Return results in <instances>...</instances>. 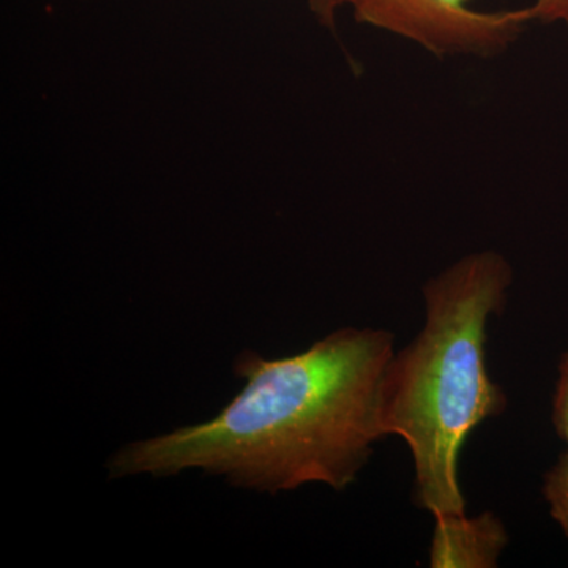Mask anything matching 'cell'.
Instances as JSON below:
<instances>
[{
    "label": "cell",
    "mask_w": 568,
    "mask_h": 568,
    "mask_svg": "<svg viewBox=\"0 0 568 568\" xmlns=\"http://www.w3.org/2000/svg\"><path fill=\"white\" fill-rule=\"evenodd\" d=\"M394 342L392 332L346 327L291 357L245 351L234 364L245 387L212 420L121 448L110 474L200 469L263 493L345 489L386 437L383 386Z\"/></svg>",
    "instance_id": "6da1fadb"
},
{
    "label": "cell",
    "mask_w": 568,
    "mask_h": 568,
    "mask_svg": "<svg viewBox=\"0 0 568 568\" xmlns=\"http://www.w3.org/2000/svg\"><path fill=\"white\" fill-rule=\"evenodd\" d=\"M514 268L491 250L467 254L424 286L425 325L386 369L383 424L413 455L414 497L433 517L465 514L458 481L467 436L507 406L485 364L489 317L506 306Z\"/></svg>",
    "instance_id": "7a4b0ae2"
},
{
    "label": "cell",
    "mask_w": 568,
    "mask_h": 568,
    "mask_svg": "<svg viewBox=\"0 0 568 568\" xmlns=\"http://www.w3.org/2000/svg\"><path fill=\"white\" fill-rule=\"evenodd\" d=\"M474 0H347L361 24L413 41L436 58H493L529 24L528 7L480 11Z\"/></svg>",
    "instance_id": "3957f363"
},
{
    "label": "cell",
    "mask_w": 568,
    "mask_h": 568,
    "mask_svg": "<svg viewBox=\"0 0 568 568\" xmlns=\"http://www.w3.org/2000/svg\"><path fill=\"white\" fill-rule=\"evenodd\" d=\"M433 530L429 567L491 568L497 566L507 545V532L495 515L481 514L467 518L466 514L436 517Z\"/></svg>",
    "instance_id": "277c9868"
},
{
    "label": "cell",
    "mask_w": 568,
    "mask_h": 568,
    "mask_svg": "<svg viewBox=\"0 0 568 568\" xmlns=\"http://www.w3.org/2000/svg\"><path fill=\"white\" fill-rule=\"evenodd\" d=\"M544 495L551 507V517L568 537V454L545 476Z\"/></svg>",
    "instance_id": "5b68a950"
},
{
    "label": "cell",
    "mask_w": 568,
    "mask_h": 568,
    "mask_svg": "<svg viewBox=\"0 0 568 568\" xmlns=\"http://www.w3.org/2000/svg\"><path fill=\"white\" fill-rule=\"evenodd\" d=\"M552 424L560 439L568 446V351L559 366V381L552 402Z\"/></svg>",
    "instance_id": "8992f818"
},
{
    "label": "cell",
    "mask_w": 568,
    "mask_h": 568,
    "mask_svg": "<svg viewBox=\"0 0 568 568\" xmlns=\"http://www.w3.org/2000/svg\"><path fill=\"white\" fill-rule=\"evenodd\" d=\"M528 13L530 21L564 22L568 26V0H534Z\"/></svg>",
    "instance_id": "52a82bcc"
},
{
    "label": "cell",
    "mask_w": 568,
    "mask_h": 568,
    "mask_svg": "<svg viewBox=\"0 0 568 568\" xmlns=\"http://www.w3.org/2000/svg\"><path fill=\"white\" fill-rule=\"evenodd\" d=\"M347 0H308L310 11L313 17L320 21L321 26L327 29H334L336 24V14L346 7Z\"/></svg>",
    "instance_id": "ba28073f"
}]
</instances>
